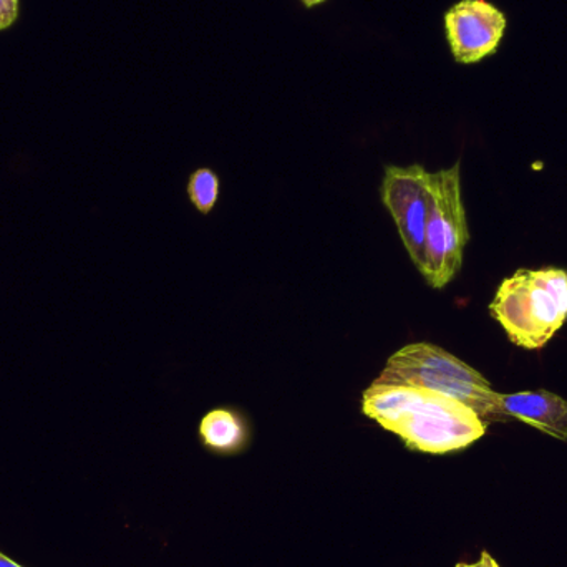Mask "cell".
<instances>
[{"instance_id": "obj_5", "label": "cell", "mask_w": 567, "mask_h": 567, "mask_svg": "<svg viewBox=\"0 0 567 567\" xmlns=\"http://www.w3.org/2000/svg\"><path fill=\"white\" fill-rule=\"evenodd\" d=\"M380 198L420 275L425 271V235L430 212L429 172L422 165L386 166Z\"/></svg>"}, {"instance_id": "obj_7", "label": "cell", "mask_w": 567, "mask_h": 567, "mask_svg": "<svg viewBox=\"0 0 567 567\" xmlns=\"http://www.w3.org/2000/svg\"><path fill=\"white\" fill-rule=\"evenodd\" d=\"M503 412L509 419L522 420L533 429L555 436L566 442L567 440V402L563 396L548 390H535V392L512 393L499 396Z\"/></svg>"}, {"instance_id": "obj_12", "label": "cell", "mask_w": 567, "mask_h": 567, "mask_svg": "<svg viewBox=\"0 0 567 567\" xmlns=\"http://www.w3.org/2000/svg\"><path fill=\"white\" fill-rule=\"evenodd\" d=\"M0 567H23L20 565H17L16 561H12V559L9 558V556L3 555L2 551H0Z\"/></svg>"}, {"instance_id": "obj_1", "label": "cell", "mask_w": 567, "mask_h": 567, "mask_svg": "<svg viewBox=\"0 0 567 567\" xmlns=\"http://www.w3.org/2000/svg\"><path fill=\"white\" fill-rule=\"evenodd\" d=\"M362 413L406 449L432 455L468 449L488 426L465 403L422 386L372 383L363 392Z\"/></svg>"}, {"instance_id": "obj_13", "label": "cell", "mask_w": 567, "mask_h": 567, "mask_svg": "<svg viewBox=\"0 0 567 567\" xmlns=\"http://www.w3.org/2000/svg\"><path fill=\"white\" fill-rule=\"evenodd\" d=\"M303 3V7L307 9H313V7L320 6V3H326L327 0H300Z\"/></svg>"}, {"instance_id": "obj_2", "label": "cell", "mask_w": 567, "mask_h": 567, "mask_svg": "<svg viewBox=\"0 0 567 567\" xmlns=\"http://www.w3.org/2000/svg\"><path fill=\"white\" fill-rule=\"evenodd\" d=\"M373 383L422 386L465 403L483 422L509 420L499 402L502 393L468 363L433 343H410L396 350Z\"/></svg>"}, {"instance_id": "obj_3", "label": "cell", "mask_w": 567, "mask_h": 567, "mask_svg": "<svg viewBox=\"0 0 567 567\" xmlns=\"http://www.w3.org/2000/svg\"><path fill=\"white\" fill-rule=\"evenodd\" d=\"M489 312L515 346L542 349L567 320V272L519 269L502 282Z\"/></svg>"}, {"instance_id": "obj_6", "label": "cell", "mask_w": 567, "mask_h": 567, "mask_svg": "<svg viewBox=\"0 0 567 567\" xmlns=\"http://www.w3.org/2000/svg\"><path fill=\"white\" fill-rule=\"evenodd\" d=\"M445 29L456 62L472 65L496 52L506 17L486 0H462L446 12Z\"/></svg>"}, {"instance_id": "obj_4", "label": "cell", "mask_w": 567, "mask_h": 567, "mask_svg": "<svg viewBox=\"0 0 567 567\" xmlns=\"http://www.w3.org/2000/svg\"><path fill=\"white\" fill-rule=\"evenodd\" d=\"M429 189L425 271L422 276L433 289H443L462 269L463 252L470 241L460 163L442 172L429 173Z\"/></svg>"}, {"instance_id": "obj_11", "label": "cell", "mask_w": 567, "mask_h": 567, "mask_svg": "<svg viewBox=\"0 0 567 567\" xmlns=\"http://www.w3.org/2000/svg\"><path fill=\"white\" fill-rule=\"evenodd\" d=\"M456 567H499L498 563L493 559L492 555H488V553H483L482 558H480L478 563H475V565H465V563H460V565H456Z\"/></svg>"}, {"instance_id": "obj_9", "label": "cell", "mask_w": 567, "mask_h": 567, "mask_svg": "<svg viewBox=\"0 0 567 567\" xmlns=\"http://www.w3.org/2000/svg\"><path fill=\"white\" fill-rule=\"evenodd\" d=\"M221 182L213 169L199 168L189 176L188 198L202 215H209L219 199Z\"/></svg>"}, {"instance_id": "obj_8", "label": "cell", "mask_w": 567, "mask_h": 567, "mask_svg": "<svg viewBox=\"0 0 567 567\" xmlns=\"http://www.w3.org/2000/svg\"><path fill=\"white\" fill-rule=\"evenodd\" d=\"M199 439L213 452L235 455L248 446L251 429L246 416L236 410L216 409L203 416Z\"/></svg>"}, {"instance_id": "obj_10", "label": "cell", "mask_w": 567, "mask_h": 567, "mask_svg": "<svg viewBox=\"0 0 567 567\" xmlns=\"http://www.w3.org/2000/svg\"><path fill=\"white\" fill-rule=\"evenodd\" d=\"M19 19V0H0V32L10 29Z\"/></svg>"}]
</instances>
